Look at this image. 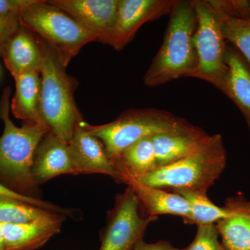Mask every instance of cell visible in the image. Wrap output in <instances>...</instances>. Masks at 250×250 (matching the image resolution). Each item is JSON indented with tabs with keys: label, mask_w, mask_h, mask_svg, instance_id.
I'll list each match as a JSON object with an SVG mask.
<instances>
[{
	"label": "cell",
	"mask_w": 250,
	"mask_h": 250,
	"mask_svg": "<svg viewBox=\"0 0 250 250\" xmlns=\"http://www.w3.org/2000/svg\"><path fill=\"white\" fill-rule=\"evenodd\" d=\"M118 172L121 177L120 182L126 184L134 190L147 216L158 218L160 215H177L182 217L184 223L190 218V205L182 195L141 183L125 171Z\"/></svg>",
	"instance_id": "7c38bea8"
},
{
	"label": "cell",
	"mask_w": 250,
	"mask_h": 250,
	"mask_svg": "<svg viewBox=\"0 0 250 250\" xmlns=\"http://www.w3.org/2000/svg\"><path fill=\"white\" fill-rule=\"evenodd\" d=\"M19 18L21 24L41 38L65 67L83 46L98 42L71 16L45 0H32Z\"/></svg>",
	"instance_id": "8992f818"
},
{
	"label": "cell",
	"mask_w": 250,
	"mask_h": 250,
	"mask_svg": "<svg viewBox=\"0 0 250 250\" xmlns=\"http://www.w3.org/2000/svg\"><path fill=\"white\" fill-rule=\"evenodd\" d=\"M32 0H0V17L20 18L24 7Z\"/></svg>",
	"instance_id": "4316f807"
},
{
	"label": "cell",
	"mask_w": 250,
	"mask_h": 250,
	"mask_svg": "<svg viewBox=\"0 0 250 250\" xmlns=\"http://www.w3.org/2000/svg\"><path fill=\"white\" fill-rule=\"evenodd\" d=\"M248 126H249V128H250V125H248Z\"/></svg>",
	"instance_id": "f546056e"
},
{
	"label": "cell",
	"mask_w": 250,
	"mask_h": 250,
	"mask_svg": "<svg viewBox=\"0 0 250 250\" xmlns=\"http://www.w3.org/2000/svg\"><path fill=\"white\" fill-rule=\"evenodd\" d=\"M36 38L41 55V118L50 132L68 144L77 125L83 121L75 100L78 82L67 73L49 46Z\"/></svg>",
	"instance_id": "3957f363"
},
{
	"label": "cell",
	"mask_w": 250,
	"mask_h": 250,
	"mask_svg": "<svg viewBox=\"0 0 250 250\" xmlns=\"http://www.w3.org/2000/svg\"><path fill=\"white\" fill-rule=\"evenodd\" d=\"M225 62L228 70L220 91L241 111L250 125V69L239 52L227 45Z\"/></svg>",
	"instance_id": "e0dca14e"
},
{
	"label": "cell",
	"mask_w": 250,
	"mask_h": 250,
	"mask_svg": "<svg viewBox=\"0 0 250 250\" xmlns=\"http://www.w3.org/2000/svg\"><path fill=\"white\" fill-rule=\"evenodd\" d=\"M93 34L98 42L109 45L119 0H48Z\"/></svg>",
	"instance_id": "30bf717a"
},
{
	"label": "cell",
	"mask_w": 250,
	"mask_h": 250,
	"mask_svg": "<svg viewBox=\"0 0 250 250\" xmlns=\"http://www.w3.org/2000/svg\"><path fill=\"white\" fill-rule=\"evenodd\" d=\"M0 196L16 199V200L25 202V203L29 204V205L36 206V207L45 208V209L52 210V211L62 213V214L66 215L67 213V210L60 208V207H57L53 204L43 201V200L37 198V197L27 196V195L18 193V192L11 190V189L9 188L6 186L1 183H0Z\"/></svg>",
	"instance_id": "d4e9b609"
},
{
	"label": "cell",
	"mask_w": 250,
	"mask_h": 250,
	"mask_svg": "<svg viewBox=\"0 0 250 250\" xmlns=\"http://www.w3.org/2000/svg\"><path fill=\"white\" fill-rule=\"evenodd\" d=\"M65 215L57 213L50 218L30 223L2 224V231L8 250H35L45 246L60 232Z\"/></svg>",
	"instance_id": "5bb4252c"
},
{
	"label": "cell",
	"mask_w": 250,
	"mask_h": 250,
	"mask_svg": "<svg viewBox=\"0 0 250 250\" xmlns=\"http://www.w3.org/2000/svg\"><path fill=\"white\" fill-rule=\"evenodd\" d=\"M226 163L223 137L220 134L210 135L201 147L189 155L136 179L164 190L207 195L208 189L223 173Z\"/></svg>",
	"instance_id": "277c9868"
},
{
	"label": "cell",
	"mask_w": 250,
	"mask_h": 250,
	"mask_svg": "<svg viewBox=\"0 0 250 250\" xmlns=\"http://www.w3.org/2000/svg\"><path fill=\"white\" fill-rule=\"evenodd\" d=\"M21 26L19 18L0 17V57H2L5 46L11 36Z\"/></svg>",
	"instance_id": "484cf974"
},
{
	"label": "cell",
	"mask_w": 250,
	"mask_h": 250,
	"mask_svg": "<svg viewBox=\"0 0 250 250\" xmlns=\"http://www.w3.org/2000/svg\"><path fill=\"white\" fill-rule=\"evenodd\" d=\"M57 212L29 205L11 197L0 196V223L22 224L50 218Z\"/></svg>",
	"instance_id": "603a6c76"
},
{
	"label": "cell",
	"mask_w": 250,
	"mask_h": 250,
	"mask_svg": "<svg viewBox=\"0 0 250 250\" xmlns=\"http://www.w3.org/2000/svg\"><path fill=\"white\" fill-rule=\"evenodd\" d=\"M5 65L13 77L29 72H40L41 55L34 33L21 24L5 46Z\"/></svg>",
	"instance_id": "2e32d148"
},
{
	"label": "cell",
	"mask_w": 250,
	"mask_h": 250,
	"mask_svg": "<svg viewBox=\"0 0 250 250\" xmlns=\"http://www.w3.org/2000/svg\"><path fill=\"white\" fill-rule=\"evenodd\" d=\"M175 0H119L109 45L122 50L143 24L170 14Z\"/></svg>",
	"instance_id": "9c48e42d"
},
{
	"label": "cell",
	"mask_w": 250,
	"mask_h": 250,
	"mask_svg": "<svg viewBox=\"0 0 250 250\" xmlns=\"http://www.w3.org/2000/svg\"><path fill=\"white\" fill-rule=\"evenodd\" d=\"M83 127L103 143L113 162L126 148L147 137L172 132L190 125L170 112L154 108H130L117 119L101 125L83 121Z\"/></svg>",
	"instance_id": "5b68a950"
},
{
	"label": "cell",
	"mask_w": 250,
	"mask_h": 250,
	"mask_svg": "<svg viewBox=\"0 0 250 250\" xmlns=\"http://www.w3.org/2000/svg\"><path fill=\"white\" fill-rule=\"evenodd\" d=\"M197 26L194 35L197 67L192 77L208 82L220 90L228 68L227 44L216 12L209 0H194Z\"/></svg>",
	"instance_id": "52a82bcc"
},
{
	"label": "cell",
	"mask_w": 250,
	"mask_h": 250,
	"mask_svg": "<svg viewBox=\"0 0 250 250\" xmlns=\"http://www.w3.org/2000/svg\"><path fill=\"white\" fill-rule=\"evenodd\" d=\"M210 135L190 124L187 127L152 136L158 167L170 165L201 147Z\"/></svg>",
	"instance_id": "9a60e30c"
},
{
	"label": "cell",
	"mask_w": 250,
	"mask_h": 250,
	"mask_svg": "<svg viewBox=\"0 0 250 250\" xmlns=\"http://www.w3.org/2000/svg\"><path fill=\"white\" fill-rule=\"evenodd\" d=\"M236 212L215 224L226 250H250V202L235 197Z\"/></svg>",
	"instance_id": "d6986e66"
},
{
	"label": "cell",
	"mask_w": 250,
	"mask_h": 250,
	"mask_svg": "<svg viewBox=\"0 0 250 250\" xmlns=\"http://www.w3.org/2000/svg\"><path fill=\"white\" fill-rule=\"evenodd\" d=\"M139 199L129 187L116 195L108 211L106 227L98 250H133L143 240L148 225L158 218L141 216Z\"/></svg>",
	"instance_id": "ba28073f"
},
{
	"label": "cell",
	"mask_w": 250,
	"mask_h": 250,
	"mask_svg": "<svg viewBox=\"0 0 250 250\" xmlns=\"http://www.w3.org/2000/svg\"><path fill=\"white\" fill-rule=\"evenodd\" d=\"M14 80L16 92L11 102L14 116L25 123L45 125L40 111V72H25L14 77Z\"/></svg>",
	"instance_id": "ac0fdd59"
},
{
	"label": "cell",
	"mask_w": 250,
	"mask_h": 250,
	"mask_svg": "<svg viewBox=\"0 0 250 250\" xmlns=\"http://www.w3.org/2000/svg\"><path fill=\"white\" fill-rule=\"evenodd\" d=\"M185 199L190 207V217L186 222L188 225H213L223 219L229 218L236 212L234 198L228 199L224 207L215 205L207 195L188 191H177Z\"/></svg>",
	"instance_id": "44dd1931"
},
{
	"label": "cell",
	"mask_w": 250,
	"mask_h": 250,
	"mask_svg": "<svg viewBox=\"0 0 250 250\" xmlns=\"http://www.w3.org/2000/svg\"><path fill=\"white\" fill-rule=\"evenodd\" d=\"M32 174L37 185L62 174L78 175L68 144L48 131L36 149Z\"/></svg>",
	"instance_id": "4fadbf2b"
},
{
	"label": "cell",
	"mask_w": 250,
	"mask_h": 250,
	"mask_svg": "<svg viewBox=\"0 0 250 250\" xmlns=\"http://www.w3.org/2000/svg\"><path fill=\"white\" fill-rule=\"evenodd\" d=\"M83 121L77 125L73 136L68 143L77 174H106L120 182V174L103 143L86 131L82 125Z\"/></svg>",
	"instance_id": "8fae6325"
},
{
	"label": "cell",
	"mask_w": 250,
	"mask_h": 250,
	"mask_svg": "<svg viewBox=\"0 0 250 250\" xmlns=\"http://www.w3.org/2000/svg\"><path fill=\"white\" fill-rule=\"evenodd\" d=\"M11 93V88L6 87L0 98V119L4 125L0 136V181L11 190L32 197L30 193L38 186L32 174L34 156L41 140L49 131L45 125L16 126L9 116Z\"/></svg>",
	"instance_id": "7a4b0ae2"
},
{
	"label": "cell",
	"mask_w": 250,
	"mask_h": 250,
	"mask_svg": "<svg viewBox=\"0 0 250 250\" xmlns=\"http://www.w3.org/2000/svg\"><path fill=\"white\" fill-rule=\"evenodd\" d=\"M218 237L214 224L198 225L193 241L184 250H226L219 241Z\"/></svg>",
	"instance_id": "cb8c5ba5"
},
{
	"label": "cell",
	"mask_w": 250,
	"mask_h": 250,
	"mask_svg": "<svg viewBox=\"0 0 250 250\" xmlns=\"http://www.w3.org/2000/svg\"></svg>",
	"instance_id": "4dcf8cb0"
},
{
	"label": "cell",
	"mask_w": 250,
	"mask_h": 250,
	"mask_svg": "<svg viewBox=\"0 0 250 250\" xmlns=\"http://www.w3.org/2000/svg\"><path fill=\"white\" fill-rule=\"evenodd\" d=\"M211 6L216 12L225 40L229 41L240 51L250 66V18L231 17Z\"/></svg>",
	"instance_id": "7402d4cb"
},
{
	"label": "cell",
	"mask_w": 250,
	"mask_h": 250,
	"mask_svg": "<svg viewBox=\"0 0 250 250\" xmlns=\"http://www.w3.org/2000/svg\"><path fill=\"white\" fill-rule=\"evenodd\" d=\"M0 250H8L6 248L4 234L2 231V224L0 223Z\"/></svg>",
	"instance_id": "f1b7e54d"
},
{
	"label": "cell",
	"mask_w": 250,
	"mask_h": 250,
	"mask_svg": "<svg viewBox=\"0 0 250 250\" xmlns=\"http://www.w3.org/2000/svg\"><path fill=\"white\" fill-rule=\"evenodd\" d=\"M117 170H123L138 179L157 168L152 137L141 139L126 148L113 161Z\"/></svg>",
	"instance_id": "ffe728a7"
},
{
	"label": "cell",
	"mask_w": 250,
	"mask_h": 250,
	"mask_svg": "<svg viewBox=\"0 0 250 250\" xmlns=\"http://www.w3.org/2000/svg\"><path fill=\"white\" fill-rule=\"evenodd\" d=\"M160 48L143 78L150 88L180 77H192L197 67L194 35L197 19L194 0H175Z\"/></svg>",
	"instance_id": "6da1fadb"
},
{
	"label": "cell",
	"mask_w": 250,
	"mask_h": 250,
	"mask_svg": "<svg viewBox=\"0 0 250 250\" xmlns=\"http://www.w3.org/2000/svg\"><path fill=\"white\" fill-rule=\"evenodd\" d=\"M133 250H184L175 248L168 241H160L154 243H147L141 240Z\"/></svg>",
	"instance_id": "83f0119b"
}]
</instances>
